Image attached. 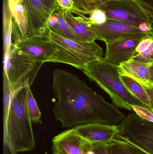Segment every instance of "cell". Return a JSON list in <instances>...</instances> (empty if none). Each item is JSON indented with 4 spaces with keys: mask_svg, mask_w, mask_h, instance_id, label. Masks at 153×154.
<instances>
[{
    "mask_svg": "<svg viewBox=\"0 0 153 154\" xmlns=\"http://www.w3.org/2000/svg\"><path fill=\"white\" fill-rule=\"evenodd\" d=\"M53 75L52 89L57 99L53 111L63 127L91 123L118 125L125 118L118 107L107 102L76 75L57 69Z\"/></svg>",
    "mask_w": 153,
    "mask_h": 154,
    "instance_id": "obj_1",
    "label": "cell"
},
{
    "mask_svg": "<svg viewBox=\"0 0 153 154\" xmlns=\"http://www.w3.org/2000/svg\"><path fill=\"white\" fill-rule=\"evenodd\" d=\"M28 86L13 93L8 108L4 109V141L11 154L32 151L36 146L27 107Z\"/></svg>",
    "mask_w": 153,
    "mask_h": 154,
    "instance_id": "obj_2",
    "label": "cell"
},
{
    "mask_svg": "<svg viewBox=\"0 0 153 154\" xmlns=\"http://www.w3.org/2000/svg\"><path fill=\"white\" fill-rule=\"evenodd\" d=\"M118 67L102 57L91 62L83 72L109 95L114 105L118 107L129 111L133 110L132 106L148 109L126 88L120 79Z\"/></svg>",
    "mask_w": 153,
    "mask_h": 154,
    "instance_id": "obj_3",
    "label": "cell"
},
{
    "mask_svg": "<svg viewBox=\"0 0 153 154\" xmlns=\"http://www.w3.org/2000/svg\"><path fill=\"white\" fill-rule=\"evenodd\" d=\"M55 48L46 62L70 65L83 72L93 61L102 58L103 50L95 42H84L64 38L49 29L46 36Z\"/></svg>",
    "mask_w": 153,
    "mask_h": 154,
    "instance_id": "obj_4",
    "label": "cell"
},
{
    "mask_svg": "<svg viewBox=\"0 0 153 154\" xmlns=\"http://www.w3.org/2000/svg\"><path fill=\"white\" fill-rule=\"evenodd\" d=\"M44 63L18 49L13 43L10 52L4 57V77L8 80L13 92L30 87Z\"/></svg>",
    "mask_w": 153,
    "mask_h": 154,
    "instance_id": "obj_5",
    "label": "cell"
},
{
    "mask_svg": "<svg viewBox=\"0 0 153 154\" xmlns=\"http://www.w3.org/2000/svg\"><path fill=\"white\" fill-rule=\"evenodd\" d=\"M118 127L115 138L130 143L143 153L153 154V123L130 113Z\"/></svg>",
    "mask_w": 153,
    "mask_h": 154,
    "instance_id": "obj_6",
    "label": "cell"
},
{
    "mask_svg": "<svg viewBox=\"0 0 153 154\" xmlns=\"http://www.w3.org/2000/svg\"><path fill=\"white\" fill-rule=\"evenodd\" d=\"M107 15L108 20L116 21L138 27L146 23L152 26L149 15L134 0H114L100 7Z\"/></svg>",
    "mask_w": 153,
    "mask_h": 154,
    "instance_id": "obj_7",
    "label": "cell"
},
{
    "mask_svg": "<svg viewBox=\"0 0 153 154\" xmlns=\"http://www.w3.org/2000/svg\"><path fill=\"white\" fill-rule=\"evenodd\" d=\"M27 12L28 38L35 36L46 37L48 32L49 20L58 7L56 0H21Z\"/></svg>",
    "mask_w": 153,
    "mask_h": 154,
    "instance_id": "obj_8",
    "label": "cell"
},
{
    "mask_svg": "<svg viewBox=\"0 0 153 154\" xmlns=\"http://www.w3.org/2000/svg\"><path fill=\"white\" fill-rule=\"evenodd\" d=\"M92 26L98 40L105 43L127 38H153V34L143 32L138 27L116 21L107 20L103 24Z\"/></svg>",
    "mask_w": 153,
    "mask_h": 154,
    "instance_id": "obj_9",
    "label": "cell"
},
{
    "mask_svg": "<svg viewBox=\"0 0 153 154\" xmlns=\"http://www.w3.org/2000/svg\"><path fill=\"white\" fill-rule=\"evenodd\" d=\"M53 152L64 154H96L93 144L85 140L71 128L58 134L52 140Z\"/></svg>",
    "mask_w": 153,
    "mask_h": 154,
    "instance_id": "obj_10",
    "label": "cell"
},
{
    "mask_svg": "<svg viewBox=\"0 0 153 154\" xmlns=\"http://www.w3.org/2000/svg\"><path fill=\"white\" fill-rule=\"evenodd\" d=\"M143 38L139 37L127 38L106 43L105 59L112 65L119 66L134 57L136 49Z\"/></svg>",
    "mask_w": 153,
    "mask_h": 154,
    "instance_id": "obj_11",
    "label": "cell"
},
{
    "mask_svg": "<svg viewBox=\"0 0 153 154\" xmlns=\"http://www.w3.org/2000/svg\"><path fill=\"white\" fill-rule=\"evenodd\" d=\"M13 44L19 50L43 60L45 63L55 51V48L50 41L43 36L17 39Z\"/></svg>",
    "mask_w": 153,
    "mask_h": 154,
    "instance_id": "obj_12",
    "label": "cell"
},
{
    "mask_svg": "<svg viewBox=\"0 0 153 154\" xmlns=\"http://www.w3.org/2000/svg\"><path fill=\"white\" fill-rule=\"evenodd\" d=\"M74 128L79 136L92 144L98 143H108L116 138L119 132L118 125L99 123L78 125Z\"/></svg>",
    "mask_w": 153,
    "mask_h": 154,
    "instance_id": "obj_13",
    "label": "cell"
},
{
    "mask_svg": "<svg viewBox=\"0 0 153 154\" xmlns=\"http://www.w3.org/2000/svg\"><path fill=\"white\" fill-rule=\"evenodd\" d=\"M64 15L67 22L84 42H93L98 40V36L93 29L89 18L85 15L81 14L75 16L73 13L64 10Z\"/></svg>",
    "mask_w": 153,
    "mask_h": 154,
    "instance_id": "obj_14",
    "label": "cell"
},
{
    "mask_svg": "<svg viewBox=\"0 0 153 154\" xmlns=\"http://www.w3.org/2000/svg\"><path fill=\"white\" fill-rule=\"evenodd\" d=\"M151 63H143L131 59L118 66L120 75L133 78L142 85L150 87L149 68Z\"/></svg>",
    "mask_w": 153,
    "mask_h": 154,
    "instance_id": "obj_15",
    "label": "cell"
},
{
    "mask_svg": "<svg viewBox=\"0 0 153 154\" xmlns=\"http://www.w3.org/2000/svg\"><path fill=\"white\" fill-rule=\"evenodd\" d=\"M47 27L49 29L64 38L84 42L67 22L65 18L64 10L60 7H58L50 16Z\"/></svg>",
    "mask_w": 153,
    "mask_h": 154,
    "instance_id": "obj_16",
    "label": "cell"
},
{
    "mask_svg": "<svg viewBox=\"0 0 153 154\" xmlns=\"http://www.w3.org/2000/svg\"><path fill=\"white\" fill-rule=\"evenodd\" d=\"M3 25L4 52V57H5L10 52L13 44L11 42V35L13 31V18L9 5V0H3Z\"/></svg>",
    "mask_w": 153,
    "mask_h": 154,
    "instance_id": "obj_17",
    "label": "cell"
},
{
    "mask_svg": "<svg viewBox=\"0 0 153 154\" xmlns=\"http://www.w3.org/2000/svg\"><path fill=\"white\" fill-rule=\"evenodd\" d=\"M120 78L128 91L143 102L148 109L152 111L150 99L142 84L133 78L127 76L120 75Z\"/></svg>",
    "mask_w": 153,
    "mask_h": 154,
    "instance_id": "obj_18",
    "label": "cell"
},
{
    "mask_svg": "<svg viewBox=\"0 0 153 154\" xmlns=\"http://www.w3.org/2000/svg\"><path fill=\"white\" fill-rule=\"evenodd\" d=\"M109 154H143L139 149L130 143L114 138L107 144Z\"/></svg>",
    "mask_w": 153,
    "mask_h": 154,
    "instance_id": "obj_19",
    "label": "cell"
},
{
    "mask_svg": "<svg viewBox=\"0 0 153 154\" xmlns=\"http://www.w3.org/2000/svg\"><path fill=\"white\" fill-rule=\"evenodd\" d=\"M114 0H72L75 8L81 14H90L96 8Z\"/></svg>",
    "mask_w": 153,
    "mask_h": 154,
    "instance_id": "obj_20",
    "label": "cell"
},
{
    "mask_svg": "<svg viewBox=\"0 0 153 154\" xmlns=\"http://www.w3.org/2000/svg\"><path fill=\"white\" fill-rule=\"evenodd\" d=\"M30 87V86H28L27 88V107L30 117L33 123L42 124L41 112L38 107Z\"/></svg>",
    "mask_w": 153,
    "mask_h": 154,
    "instance_id": "obj_21",
    "label": "cell"
},
{
    "mask_svg": "<svg viewBox=\"0 0 153 154\" xmlns=\"http://www.w3.org/2000/svg\"><path fill=\"white\" fill-rule=\"evenodd\" d=\"M89 20L90 23L94 25L103 24L108 20L105 12L100 8H96L90 14Z\"/></svg>",
    "mask_w": 153,
    "mask_h": 154,
    "instance_id": "obj_22",
    "label": "cell"
},
{
    "mask_svg": "<svg viewBox=\"0 0 153 154\" xmlns=\"http://www.w3.org/2000/svg\"><path fill=\"white\" fill-rule=\"evenodd\" d=\"M132 59L143 63H152L153 61V42L148 49L142 54L135 56Z\"/></svg>",
    "mask_w": 153,
    "mask_h": 154,
    "instance_id": "obj_23",
    "label": "cell"
},
{
    "mask_svg": "<svg viewBox=\"0 0 153 154\" xmlns=\"http://www.w3.org/2000/svg\"><path fill=\"white\" fill-rule=\"evenodd\" d=\"M133 110L140 117L153 123V113L146 108L132 106Z\"/></svg>",
    "mask_w": 153,
    "mask_h": 154,
    "instance_id": "obj_24",
    "label": "cell"
},
{
    "mask_svg": "<svg viewBox=\"0 0 153 154\" xmlns=\"http://www.w3.org/2000/svg\"><path fill=\"white\" fill-rule=\"evenodd\" d=\"M153 42L152 37H147L142 40L136 49L135 56L142 54L148 49Z\"/></svg>",
    "mask_w": 153,
    "mask_h": 154,
    "instance_id": "obj_25",
    "label": "cell"
},
{
    "mask_svg": "<svg viewBox=\"0 0 153 154\" xmlns=\"http://www.w3.org/2000/svg\"><path fill=\"white\" fill-rule=\"evenodd\" d=\"M148 14L153 22V0H134Z\"/></svg>",
    "mask_w": 153,
    "mask_h": 154,
    "instance_id": "obj_26",
    "label": "cell"
},
{
    "mask_svg": "<svg viewBox=\"0 0 153 154\" xmlns=\"http://www.w3.org/2000/svg\"><path fill=\"white\" fill-rule=\"evenodd\" d=\"M58 7L66 11H69L75 14H80L75 8L72 0H56Z\"/></svg>",
    "mask_w": 153,
    "mask_h": 154,
    "instance_id": "obj_27",
    "label": "cell"
},
{
    "mask_svg": "<svg viewBox=\"0 0 153 154\" xmlns=\"http://www.w3.org/2000/svg\"><path fill=\"white\" fill-rule=\"evenodd\" d=\"M93 149L96 154H109L107 149V144L104 143H93Z\"/></svg>",
    "mask_w": 153,
    "mask_h": 154,
    "instance_id": "obj_28",
    "label": "cell"
},
{
    "mask_svg": "<svg viewBox=\"0 0 153 154\" xmlns=\"http://www.w3.org/2000/svg\"><path fill=\"white\" fill-rule=\"evenodd\" d=\"M142 85L150 99L152 111L153 113V87H148L142 84Z\"/></svg>",
    "mask_w": 153,
    "mask_h": 154,
    "instance_id": "obj_29",
    "label": "cell"
},
{
    "mask_svg": "<svg viewBox=\"0 0 153 154\" xmlns=\"http://www.w3.org/2000/svg\"><path fill=\"white\" fill-rule=\"evenodd\" d=\"M149 82L150 87H153V61L151 63L149 68Z\"/></svg>",
    "mask_w": 153,
    "mask_h": 154,
    "instance_id": "obj_30",
    "label": "cell"
},
{
    "mask_svg": "<svg viewBox=\"0 0 153 154\" xmlns=\"http://www.w3.org/2000/svg\"><path fill=\"white\" fill-rule=\"evenodd\" d=\"M21 0H9V5H10V9L13 8V6L16 4L18 3Z\"/></svg>",
    "mask_w": 153,
    "mask_h": 154,
    "instance_id": "obj_31",
    "label": "cell"
},
{
    "mask_svg": "<svg viewBox=\"0 0 153 154\" xmlns=\"http://www.w3.org/2000/svg\"><path fill=\"white\" fill-rule=\"evenodd\" d=\"M53 154H64L63 153L60 152H57L53 153Z\"/></svg>",
    "mask_w": 153,
    "mask_h": 154,
    "instance_id": "obj_32",
    "label": "cell"
},
{
    "mask_svg": "<svg viewBox=\"0 0 153 154\" xmlns=\"http://www.w3.org/2000/svg\"><path fill=\"white\" fill-rule=\"evenodd\" d=\"M152 28L153 29V22L152 24Z\"/></svg>",
    "mask_w": 153,
    "mask_h": 154,
    "instance_id": "obj_33",
    "label": "cell"
}]
</instances>
